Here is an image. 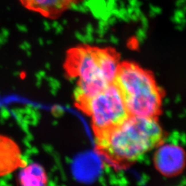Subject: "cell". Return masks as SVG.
Instances as JSON below:
<instances>
[{"label":"cell","instance_id":"1","mask_svg":"<svg viewBox=\"0 0 186 186\" xmlns=\"http://www.w3.org/2000/svg\"><path fill=\"white\" fill-rule=\"evenodd\" d=\"M97 147L116 166L131 164L157 146L163 132L156 117L130 115L123 122L97 134Z\"/></svg>","mask_w":186,"mask_h":186},{"label":"cell","instance_id":"2","mask_svg":"<svg viewBox=\"0 0 186 186\" xmlns=\"http://www.w3.org/2000/svg\"><path fill=\"white\" fill-rule=\"evenodd\" d=\"M114 83L130 115L156 117L161 111L162 92L152 74L132 62L120 64Z\"/></svg>","mask_w":186,"mask_h":186},{"label":"cell","instance_id":"3","mask_svg":"<svg viewBox=\"0 0 186 186\" xmlns=\"http://www.w3.org/2000/svg\"><path fill=\"white\" fill-rule=\"evenodd\" d=\"M66 69L77 79L76 103L110 84V57L108 48L79 46L67 53Z\"/></svg>","mask_w":186,"mask_h":186},{"label":"cell","instance_id":"4","mask_svg":"<svg viewBox=\"0 0 186 186\" xmlns=\"http://www.w3.org/2000/svg\"><path fill=\"white\" fill-rule=\"evenodd\" d=\"M76 103L90 117L96 135L118 126L130 116L114 83Z\"/></svg>","mask_w":186,"mask_h":186},{"label":"cell","instance_id":"5","mask_svg":"<svg viewBox=\"0 0 186 186\" xmlns=\"http://www.w3.org/2000/svg\"><path fill=\"white\" fill-rule=\"evenodd\" d=\"M153 161L160 174L167 177H176L182 172L185 167V151L176 144L160 143Z\"/></svg>","mask_w":186,"mask_h":186},{"label":"cell","instance_id":"6","mask_svg":"<svg viewBox=\"0 0 186 186\" xmlns=\"http://www.w3.org/2000/svg\"><path fill=\"white\" fill-rule=\"evenodd\" d=\"M31 12L50 20H56L82 0H18Z\"/></svg>","mask_w":186,"mask_h":186},{"label":"cell","instance_id":"7","mask_svg":"<svg viewBox=\"0 0 186 186\" xmlns=\"http://www.w3.org/2000/svg\"><path fill=\"white\" fill-rule=\"evenodd\" d=\"M25 166L17 144L11 139L0 135V177Z\"/></svg>","mask_w":186,"mask_h":186},{"label":"cell","instance_id":"8","mask_svg":"<svg viewBox=\"0 0 186 186\" xmlns=\"http://www.w3.org/2000/svg\"><path fill=\"white\" fill-rule=\"evenodd\" d=\"M20 172L19 181L24 186H43L46 185L48 177L44 169L37 163H31L23 167Z\"/></svg>","mask_w":186,"mask_h":186}]
</instances>
